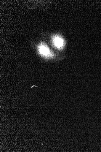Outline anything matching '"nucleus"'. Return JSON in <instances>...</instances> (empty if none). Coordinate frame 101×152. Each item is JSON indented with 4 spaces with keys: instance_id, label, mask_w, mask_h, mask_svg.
<instances>
[{
    "instance_id": "1",
    "label": "nucleus",
    "mask_w": 101,
    "mask_h": 152,
    "mask_svg": "<svg viewBox=\"0 0 101 152\" xmlns=\"http://www.w3.org/2000/svg\"><path fill=\"white\" fill-rule=\"evenodd\" d=\"M39 51L42 56L46 57H52L53 53L49 47L46 45H41L39 47Z\"/></svg>"
},
{
    "instance_id": "2",
    "label": "nucleus",
    "mask_w": 101,
    "mask_h": 152,
    "mask_svg": "<svg viewBox=\"0 0 101 152\" xmlns=\"http://www.w3.org/2000/svg\"><path fill=\"white\" fill-rule=\"evenodd\" d=\"M52 42L54 46L58 49H62L64 46V39L61 37L55 36L52 38Z\"/></svg>"
}]
</instances>
